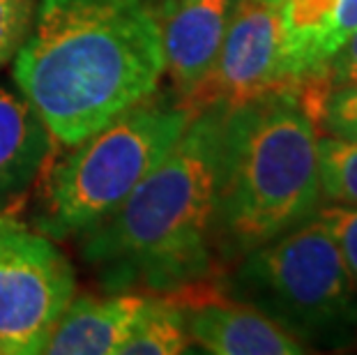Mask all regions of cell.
<instances>
[{
  "instance_id": "obj_13",
  "label": "cell",
  "mask_w": 357,
  "mask_h": 355,
  "mask_svg": "<svg viewBox=\"0 0 357 355\" xmlns=\"http://www.w3.org/2000/svg\"><path fill=\"white\" fill-rule=\"evenodd\" d=\"M189 344L178 298L173 293H146V302L118 355H178Z\"/></svg>"
},
{
  "instance_id": "obj_12",
  "label": "cell",
  "mask_w": 357,
  "mask_h": 355,
  "mask_svg": "<svg viewBox=\"0 0 357 355\" xmlns=\"http://www.w3.org/2000/svg\"><path fill=\"white\" fill-rule=\"evenodd\" d=\"M341 0H281V40L288 88L323 79L337 54V21Z\"/></svg>"
},
{
  "instance_id": "obj_4",
  "label": "cell",
  "mask_w": 357,
  "mask_h": 355,
  "mask_svg": "<svg viewBox=\"0 0 357 355\" xmlns=\"http://www.w3.org/2000/svg\"><path fill=\"white\" fill-rule=\"evenodd\" d=\"M199 109L157 88L70 146V155L44 173L35 226L53 240L95 231L176 146Z\"/></svg>"
},
{
  "instance_id": "obj_8",
  "label": "cell",
  "mask_w": 357,
  "mask_h": 355,
  "mask_svg": "<svg viewBox=\"0 0 357 355\" xmlns=\"http://www.w3.org/2000/svg\"><path fill=\"white\" fill-rule=\"evenodd\" d=\"M185 312L189 342L212 355H305L311 353L256 307L231 298L222 286L201 284L173 293Z\"/></svg>"
},
{
  "instance_id": "obj_10",
  "label": "cell",
  "mask_w": 357,
  "mask_h": 355,
  "mask_svg": "<svg viewBox=\"0 0 357 355\" xmlns=\"http://www.w3.org/2000/svg\"><path fill=\"white\" fill-rule=\"evenodd\" d=\"M53 134L21 90L0 86V213H12L47 169Z\"/></svg>"
},
{
  "instance_id": "obj_16",
  "label": "cell",
  "mask_w": 357,
  "mask_h": 355,
  "mask_svg": "<svg viewBox=\"0 0 357 355\" xmlns=\"http://www.w3.org/2000/svg\"><path fill=\"white\" fill-rule=\"evenodd\" d=\"M316 217L328 226L341 259L346 263L348 275L357 286V206L332 201V206L318 208Z\"/></svg>"
},
{
  "instance_id": "obj_7",
  "label": "cell",
  "mask_w": 357,
  "mask_h": 355,
  "mask_svg": "<svg viewBox=\"0 0 357 355\" xmlns=\"http://www.w3.org/2000/svg\"><path fill=\"white\" fill-rule=\"evenodd\" d=\"M277 90H291L284 72L279 5L238 0L217 63L196 97V107H238Z\"/></svg>"
},
{
  "instance_id": "obj_18",
  "label": "cell",
  "mask_w": 357,
  "mask_h": 355,
  "mask_svg": "<svg viewBox=\"0 0 357 355\" xmlns=\"http://www.w3.org/2000/svg\"><path fill=\"white\" fill-rule=\"evenodd\" d=\"M323 81L328 88L337 86H355L357 83V30L337 49L325 67Z\"/></svg>"
},
{
  "instance_id": "obj_3",
  "label": "cell",
  "mask_w": 357,
  "mask_h": 355,
  "mask_svg": "<svg viewBox=\"0 0 357 355\" xmlns=\"http://www.w3.org/2000/svg\"><path fill=\"white\" fill-rule=\"evenodd\" d=\"M318 134L295 90L229 107L217 157V266L305 224L321 208Z\"/></svg>"
},
{
  "instance_id": "obj_9",
  "label": "cell",
  "mask_w": 357,
  "mask_h": 355,
  "mask_svg": "<svg viewBox=\"0 0 357 355\" xmlns=\"http://www.w3.org/2000/svg\"><path fill=\"white\" fill-rule=\"evenodd\" d=\"M238 0H150L171 90L194 104L217 63Z\"/></svg>"
},
{
  "instance_id": "obj_5",
  "label": "cell",
  "mask_w": 357,
  "mask_h": 355,
  "mask_svg": "<svg viewBox=\"0 0 357 355\" xmlns=\"http://www.w3.org/2000/svg\"><path fill=\"white\" fill-rule=\"evenodd\" d=\"M222 289L270 316L311 351L341 349L357 339V286L316 215L240 256Z\"/></svg>"
},
{
  "instance_id": "obj_11",
  "label": "cell",
  "mask_w": 357,
  "mask_h": 355,
  "mask_svg": "<svg viewBox=\"0 0 357 355\" xmlns=\"http://www.w3.org/2000/svg\"><path fill=\"white\" fill-rule=\"evenodd\" d=\"M146 293L74 296L53 326L42 353L49 355H118L139 316Z\"/></svg>"
},
{
  "instance_id": "obj_15",
  "label": "cell",
  "mask_w": 357,
  "mask_h": 355,
  "mask_svg": "<svg viewBox=\"0 0 357 355\" xmlns=\"http://www.w3.org/2000/svg\"><path fill=\"white\" fill-rule=\"evenodd\" d=\"M316 123H321L330 137L357 141V83L328 88L318 107Z\"/></svg>"
},
{
  "instance_id": "obj_14",
  "label": "cell",
  "mask_w": 357,
  "mask_h": 355,
  "mask_svg": "<svg viewBox=\"0 0 357 355\" xmlns=\"http://www.w3.org/2000/svg\"><path fill=\"white\" fill-rule=\"evenodd\" d=\"M318 173L323 196L334 203L357 206V141L318 139Z\"/></svg>"
},
{
  "instance_id": "obj_20",
  "label": "cell",
  "mask_w": 357,
  "mask_h": 355,
  "mask_svg": "<svg viewBox=\"0 0 357 355\" xmlns=\"http://www.w3.org/2000/svg\"><path fill=\"white\" fill-rule=\"evenodd\" d=\"M265 3H270V5H279L281 0H265Z\"/></svg>"
},
{
  "instance_id": "obj_19",
  "label": "cell",
  "mask_w": 357,
  "mask_h": 355,
  "mask_svg": "<svg viewBox=\"0 0 357 355\" xmlns=\"http://www.w3.org/2000/svg\"><path fill=\"white\" fill-rule=\"evenodd\" d=\"M357 30V0H341L337 21V49Z\"/></svg>"
},
{
  "instance_id": "obj_1",
  "label": "cell",
  "mask_w": 357,
  "mask_h": 355,
  "mask_svg": "<svg viewBox=\"0 0 357 355\" xmlns=\"http://www.w3.org/2000/svg\"><path fill=\"white\" fill-rule=\"evenodd\" d=\"M12 77L53 139L74 146L162 83L148 0H37Z\"/></svg>"
},
{
  "instance_id": "obj_21",
  "label": "cell",
  "mask_w": 357,
  "mask_h": 355,
  "mask_svg": "<svg viewBox=\"0 0 357 355\" xmlns=\"http://www.w3.org/2000/svg\"><path fill=\"white\" fill-rule=\"evenodd\" d=\"M148 3H150V0H148Z\"/></svg>"
},
{
  "instance_id": "obj_2",
  "label": "cell",
  "mask_w": 357,
  "mask_h": 355,
  "mask_svg": "<svg viewBox=\"0 0 357 355\" xmlns=\"http://www.w3.org/2000/svg\"><path fill=\"white\" fill-rule=\"evenodd\" d=\"M226 109L201 107L116 213L81 238V259L104 291L178 293L215 275L212 210Z\"/></svg>"
},
{
  "instance_id": "obj_6",
  "label": "cell",
  "mask_w": 357,
  "mask_h": 355,
  "mask_svg": "<svg viewBox=\"0 0 357 355\" xmlns=\"http://www.w3.org/2000/svg\"><path fill=\"white\" fill-rule=\"evenodd\" d=\"M77 296V275L56 240L0 213V355H40Z\"/></svg>"
},
{
  "instance_id": "obj_17",
  "label": "cell",
  "mask_w": 357,
  "mask_h": 355,
  "mask_svg": "<svg viewBox=\"0 0 357 355\" xmlns=\"http://www.w3.org/2000/svg\"><path fill=\"white\" fill-rule=\"evenodd\" d=\"M35 19V0H0V70L24 47Z\"/></svg>"
}]
</instances>
